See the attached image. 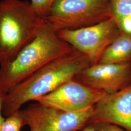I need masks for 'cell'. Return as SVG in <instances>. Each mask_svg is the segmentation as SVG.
Returning a JSON list of instances; mask_svg holds the SVG:
<instances>
[{
	"mask_svg": "<svg viewBox=\"0 0 131 131\" xmlns=\"http://www.w3.org/2000/svg\"><path fill=\"white\" fill-rule=\"evenodd\" d=\"M91 66L88 57L72 47L18 84L3 99L2 112L7 117L30 101L52 92Z\"/></svg>",
	"mask_w": 131,
	"mask_h": 131,
	"instance_id": "obj_1",
	"label": "cell"
},
{
	"mask_svg": "<svg viewBox=\"0 0 131 131\" xmlns=\"http://www.w3.org/2000/svg\"><path fill=\"white\" fill-rule=\"evenodd\" d=\"M72 48L46 24L13 60L0 66V94L6 95L28 77Z\"/></svg>",
	"mask_w": 131,
	"mask_h": 131,
	"instance_id": "obj_2",
	"label": "cell"
},
{
	"mask_svg": "<svg viewBox=\"0 0 131 131\" xmlns=\"http://www.w3.org/2000/svg\"><path fill=\"white\" fill-rule=\"evenodd\" d=\"M45 25L28 1H0V66L13 60Z\"/></svg>",
	"mask_w": 131,
	"mask_h": 131,
	"instance_id": "obj_3",
	"label": "cell"
},
{
	"mask_svg": "<svg viewBox=\"0 0 131 131\" xmlns=\"http://www.w3.org/2000/svg\"><path fill=\"white\" fill-rule=\"evenodd\" d=\"M112 18L110 0H56L43 19L57 32L89 27Z\"/></svg>",
	"mask_w": 131,
	"mask_h": 131,
	"instance_id": "obj_4",
	"label": "cell"
},
{
	"mask_svg": "<svg viewBox=\"0 0 131 131\" xmlns=\"http://www.w3.org/2000/svg\"><path fill=\"white\" fill-rule=\"evenodd\" d=\"M93 109L68 112L36 102L20 112L30 131H79L88 125Z\"/></svg>",
	"mask_w": 131,
	"mask_h": 131,
	"instance_id": "obj_5",
	"label": "cell"
},
{
	"mask_svg": "<svg viewBox=\"0 0 131 131\" xmlns=\"http://www.w3.org/2000/svg\"><path fill=\"white\" fill-rule=\"evenodd\" d=\"M119 29L114 18L76 30H62L58 37L88 57L91 66L98 64L103 52L117 37Z\"/></svg>",
	"mask_w": 131,
	"mask_h": 131,
	"instance_id": "obj_6",
	"label": "cell"
},
{
	"mask_svg": "<svg viewBox=\"0 0 131 131\" xmlns=\"http://www.w3.org/2000/svg\"><path fill=\"white\" fill-rule=\"evenodd\" d=\"M106 94L103 91L73 79L36 102L66 111L75 112L94 107Z\"/></svg>",
	"mask_w": 131,
	"mask_h": 131,
	"instance_id": "obj_7",
	"label": "cell"
},
{
	"mask_svg": "<svg viewBox=\"0 0 131 131\" xmlns=\"http://www.w3.org/2000/svg\"><path fill=\"white\" fill-rule=\"evenodd\" d=\"M89 87L114 93L131 84V64H98L90 66L74 78Z\"/></svg>",
	"mask_w": 131,
	"mask_h": 131,
	"instance_id": "obj_8",
	"label": "cell"
},
{
	"mask_svg": "<svg viewBox=\"0 0 131 131\" xmlns=\"http://www.w3.org/2000/svg\"><path fill=\"white\" fill-rule=\"evenodd\" d=\"M101 122L131 131V84L117 92L106 94L94 106L88 125Z\"/></svg>",
	"mask_w": 131,
	"mask_h": 131,
	"instance_id": "obj_9",
	"label": "cell"
},
{
	"mask_svg": "<svg viewBox=\"0 0 131 131\" xmlns=\"http://www.w3.org/2000/svg\"><path fill=\"white\" fill-rule=\"evenodd\" d=\"M99 63L131 64V34L120 31L103 52Z\"/></svg>",
	"mask_w": 131,
	"mask_h": 131,
	"instance_id": "obj_10",
	"label": "cell"
},
{
	"mask_svg": "<svg viewBox=\"0 0 131 131\" xmlns=\"http://www.w3.org/2000/svg\"><path fill=\"white\" fill-rule=\"evenodd\" d=\"M113 17L118 24L131 17V0H110Z\"/></svg>",
	"mask_w": 131,
	"mask_h": 131,
	"instance_id": "obj_11",
	"label": "cell"
},
{
	"mask_svg": "<svg viewBox=\"0 0 131 131\" xmlns=\"http://www.w3.org/2000/svg\"><path fill=\"white\" fill-rule=\"evenodd\" d=\"M24 126L23 118L19 110L5 118L0 126V131H20Z\"/></svg>",
	"mask_w": 131,
	"mask_h": 131,
	"instance_id": "obj_12",
	"label": "cell"
},
{
	"mask_svg": "<svg viewBox=\"0 0 131 131\" xmlns=\"http://www.w3.org/2000/svg\"><path fill=\"white\" fill-rule=\"evenodd\" d=\"M56 0H31V5L38 16L43 19L49 13Z\"/></svg>",
	"mask_w": 131,
	"mask_h": 131,
	"instance_id": "obj_13",
	"label": "cell"
},
{
	"mask_svg": "<svg viewBox=\"0 0 131 131\" xmlns=\"http://www.w3.org/2000/svg\"><path fill=\"white\" fill-rule=\"evenodd\" d=\"M93 124L96 131H127L121 127L109 123H97Z\"/></svg>",
	"mask_w": 131,
	"mask_h": 131,
	"instance_id": "obj_14",
	"label": "cell"
},
{
	"mask_svg": "<svg viewBox=\"0 0 131 131\" xmlns=\"http://www.w3.org/2000/svg\"><path fill=\"white\" fill-rule=\"evenodd\" d=\"M4 95L0 94V126L3 123V122L5 121V118H4L2 115V108H3V99L4 97Z\"/></svg>",
	"mask_w": 131,
	"mask_h": 131,
	"instance_id": "obj_15",
	"label": "cell"
},
{
	"mask_svg": "<svg viewBox=\"0 0 131 131\" xmlns=\"http://www.w3.org/2000/svg\"><path fill=\"white\" fill-rule=\"evenodd\" d=\"M80 131H96L93 124H89Z\"/></svg>",
	"mask_w": 131,
	"mask_h": 131,
	"instance_id": "obj_16",
	"label": "cell"
}]
</instances>
